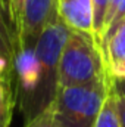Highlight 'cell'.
<instances>
[{
	"mask_svg": "<svg viewBox=\"0 0 125 127\" xmlns=\"http://www.w3.org/2000/svg\"><path fill=\"white\" fill-rule=\"evenodd\" d=\"M69 32L71 28L58 15L43 28L35 43L34 55L38 65V80L30 99L21 105V111L27 121L50 106L58 93L59 59Z\"/></svg>",
	"mask_w": 125,
	"mask_h": 127,
	"instance_id": "cell-1",
	"label": "cell"
},
{
	"mask_svg": "<svg viewBox=\"0 0 125 127\" xmlns=\"http://www.w3.org/2000/svg\"><path fill=\"white\" fill-rule=\"evenodd\" d=\"M107 77L112 75L106 56L94 37L71 30L59 59V87L84 86Z\"/></svg>",
	"mask_w": 125,
	"mask_h": 127,
	"instance_id": "cell-2",
	"label": "cell"
},
{
	"mask_svg": "<svg viewBox=\"0 0 125 127\" xmlns=\"http://www.w3.org/2000/svg\"><path fill=\"white\" fill-rule=\"evenodd\" d=\"M112 83L113 77H107L84 86L59 87L50 106L63 127H93Z\"/></svg>",
	"mask_w": 125,
	"mask_h": 127,
	"instance_id": "cell-3",
	"label": "cell"
},
{
	"mask_svg": "<svg viewBox=\"0 0 125 127\" xmlns=\"http://www.w3.org/2000/svg\"><path fill=\"white\" fill-rule=\"evenodd\" d=\"M58 15V0H25L19 37L21 52L34 50L43 28Z\"/></svg>",
	"mask_w": 125,
	"mask_h": 127,
	"instance_id": "cell-4",
	"label": "cell"
},
{
	"mask_svg": "<svg viewBox=\"0 0 125 127\" xmlns=\"http://www.w3.org/2000/svg\"><path fill=\"white\" fill-rule=\"evenodd\" d=\"M58 13L72 31L94 37L91 0H58Z\"/></svg>",
	"mask_w": 125,
	"mask_h": 127,
	"instance_id": "cell-5",
	"label": "cell"
},
{
	"mask_svg": "<svg viewBox=\"0 0 125 127\" xmlns=\"http://www.w3.org/2000/svg\"><path fill=\"white\" fill-rule=\"evenodd\" d=\"M21 53L19 38L12 25L10 15L0 0V61L6 62L16 74V58Z\"/></svg>",
	"mask_w": 125,
	"mask_h": 127,
	"instance_id": "cell-6",
	"label": "cell"
},
{
	"mask_svg": "<svg viewBox=\"0 0 125 127\" xmlns=\"http://www.w3.org/2000/svg\"><path fill=\"white\" fill-rule=\"evenodd\" d=\"M103 53L113 78H125V19L103 44Z\"/></svg>",
	"mask_w": 125,
	"mask_h": 127,
	"instance_id": "cell-7",
	"label": "cell"
},
{
	"mask_svg": "<svg viewBox=\"0 0 125 127\" xmlns=\"http://www.w3.org/2000/svg\"><path fill=\"white\" fill-rule=\"evenodd\" d=\"M93 127H122L121 118H119V111H118V100H116V92L112 87L106 96L97 117L94 121Z\"/></svg>",
	"mask_w": 125,
	"mask_h": 127,
	"instance_id": "cell-8",
	"label": "cell"
},
{
	"mask_svg": "<svg viewBox=\"0 0 125 127\" xmlns=\"http://www.w3.org/2000/svg\"><path fill=\"white\" fill-rule=\"evenodd\" d=\"M15 103H16L15 83L0 77V127L10 126Z\"/></svg>",
	"mask_w": 125,
	"mask_h": 127,
	"instance_id": "cell-9",
	"label": "cell"
},
{
	"mask_svg": "<svg viewBox=\"0 0 125 127\" xmlns=\"http://www.w3.org/2000/svg\"><path fill=\"white\" fill-rule=\"evenodd\" d=\"M107 3H109V0H91V9H93V31H94V38L99 43V46L102 44V37H103V30H104V16H106V10H107Z\"/></svg>",
	"mask_w": 125,
	"mask_h": 127,
	"instance_id": "cell-10",
	"label": "cell"
},
{
	"mask_svg": "<svg viewBox=\"0 0 125 127\" xmlns=\"http://www.w3.org/2000/svg\"><path fill=\"white\" fill-rule=\"evenodd\" d=\"M25 127H63L62 123L56 118L52 106H47L44 111L32 117L31 120L27 121Z\"/></svg>",
	"mask_w": 125,
	"mask_h": 127,
	"instance_id": "cell-11",
	"label": "cell"
},
{
	"mask_svg": "<svg viewBox=\"0 0 125 127\" xmlns=\"http://www.w3.org/2000/svg\"><path fill=\"white\" fill-rule=\"evenodd\" d=\"M121 1L122 0H109V3H107V10H106V16H104V30L109 27V24L112 22V19H113V16H115V13H116V10H118V7H119V4H121ZM103 30V32H104Z\"/></svg>",
	"mask_w": 125,
	"mask_h": 127,
	"instance_id": "cell-12",
	"label": "cell"
},
{
	"mask_svg": "<svg viewBox=\"0 0 125 127\" xmlns=\"http://www.w3.org/2000/svg\"><path fill=\"white\" fill-rule=\"evenodd\" d=\"M0 77L13 81L15 86H16V74H15V71H13L6 62H3V61H0Z\"/></svg>",
	"mask_w": 125,
	"mask_h": 127,
	"instance_id": "cell-13",
	"label": "cell"
},
{
	"mask_svg": "<svg viewBox=\"0 0 125 127\" xmlns=\"http://www.w3.org/2000/svg\"><path fill=\"white\" fill-rule=\"evenodd\" d=\"M115 89V87H113ZM116 92V90H115ZM116 100H118V111H119V118H121V124L125 127V97L121 93L116 92Z\"/></svg>",
	"mask_w": 125,
	"mask_h": 127,
	"instance_id": "cell-14",
	"label": "cell"
},
{
	"mask_svg": "<svg viewBox=\"0 0 125 127\" xmlns=\"http://www.w3.org/2000/svg\"><path fill=\"white\" fill-rule=\"evenodd\" d=\"M113 87L118 93L125 97V78H113Z\"/></svg>",
	"mask_w": 125,
	"mask_h": 127,
	"instance_id": "cell-15",
	"label": "cell"
}]
</instances>
